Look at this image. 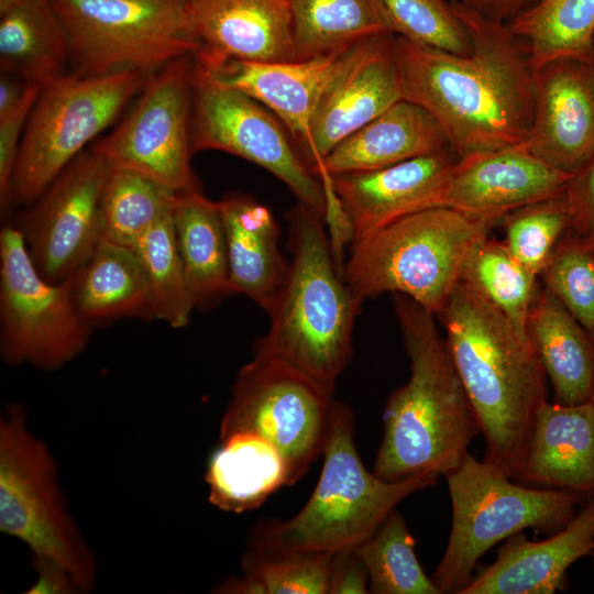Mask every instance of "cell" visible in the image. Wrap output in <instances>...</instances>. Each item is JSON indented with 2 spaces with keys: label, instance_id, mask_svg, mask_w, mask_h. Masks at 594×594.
<instances>
[{
  "label": "cell",
  "instance_id": "1",
  "mask_svg": "<svg viewBox=\"0 0 594 594\" xmlns=\"http://www.w3.org/2000/svg\"><path fill=\"white\" fill-rule=\"evenodd\" d=\"M450 2L472 52L457 55L396 34L404 99L437 121L457 160L525 143L534 105L527 45L507 23Z\"/></svg>",
  "mask_w": 594,
  "mask_h": 594
},
{
  "label": "cell",
  "instance_id": "2",
  "mask_svg": "<svg viewBox=\"0 0 594 594\" xmlns=\"http://www.w3.org/2000/svg\"><path fill=\"white\" fill-rule=\"evenodd\" d=\"M438 316L485 439L484 460L516 480L537 410L547 400L543 365L530 341L462 280Z\"/></svg>",
  "mask_w": 594,
  "mask_h": 594
},
{
  "label": "cell",
  "instance_id": "3",
  "mask_svg": "<svg viewBox=\"0 0 594 594\" xmlns=\"http://www.w3.org/2000/svg\"><path fill=\"white\" fill-rule=\"evenodd\" d=\"M394 308L410 375L385 403L372 471L385 481L446 476L469 453L477 419L435 315L402 294Z\"/></svg>",
  "mask_w": 594,
  "mask_h": 594
},
{
  "label": "cell",
  "instance_id": "4",
  "mask_svg": "<svg viewBox=\"0 0 594 594\" xmlns=\"http://www.w3.org/2000/svg\"><path fill=\"white\" fill-rule=\"evenodd\" d=\"M287 221V273L266 310L270 328L254 342L253 355L285 361L333 394L352 359L362 300L343 279L326 219L297 201Z\"/></svg>",
  "mask_w": 594,
  "mask_h": 594
},
{
  "label": "cell",
  "instance_id": "5",
  "mask_svg": "<svg viewBox=\"0 0 594 594\" xmlns=\"http://www.w3.org/2000/svg\"><path fill=\"white\" fill-rule=\"evenodd\" d=\"M323 465L315 490L287 520L253 528L250 546L334 553L367 540L407 496L438 482L431 474L385 481L369 471L354 443L352 409L336 399Z\"/></svg>",
  "mask_w": 594,
  "mask_h": 594
},
{
  "label": "cell",
  "instance_id": "6",
  "mask_svg": "<svg viewBox=\"0 0 594 594\" xmlns=\"http://www.w3.org/2000/svg\"><path fill=\"white\" fill-rule=\"evenodd\" d=\"M496 224L444 206L408 215L351 243L343 279L362 301L402 294L438 316L472 251Z\"/></svg>",
  "mask_w": 594,
  "mask_h": 594
},
{
  "label": "cell",
  "instance_id": "7",
  "mask_svg": "<svg viewBox=\"0 0 594 594\" xmlns=\"http://www.w3.org/2000/svg\"><path fill=\"white\" fill-rule=\"evenodd\" d=\"M446 481L452 524L431 576L441 594H460L479 560L499 541L529 528L554 534L579 512L580 494L522 484L470 452Z\"/></svg>",
  "mask_w": 594,
  "mask_h": 594
},
{
  "label": "cell",
  "instance_id": "8",
  "mask_svg": "<svg viewBox=\"0 0 594 594\" xmlns=\"http://www.w3.org/2000/svg\"><path fill=\"white\" fill-rule=\"evenodd\" d=\"M0 531L63 565L79 593L96 586V558L68 509L56 461L15 403L0 415Z\"/></svg>",
  "mask_w": 594,
  "mask_h": 594
},
{
  "label": "cell",
  "instance_id": "9",
  "mask_svg": "<svg viewBox=\"0 0 594 594\" xmlns=\"http://www.w3.org/2000/svg\"><path fill=\"white\" fill-rule=\"evenodd\" d=\"M147 76L141 70L74 72L43 85L20 144L12 204L35 201L139 95Z\"/></svg>",
  "mask_w": 594,
  "mask_h": 594
},
{
  "label": "cell",
  "instance_id": "10",
  "mask_svg": "<svg viewBox=\"0 0 594 594\" xmlns=\"http://www.w3.org/2000/svg\"><path fill=\"white\" fill-rule=\"evenodd\" d=\"M84 75L151 74L201 48L188 0H52Z\"/></svg>",
  "mask_w": 594,
  "mask_h": 594
},
{
  "label": "cell",
  "instance_id": "11",
  "mask_svg": "<svg viewBox=\"0 0 594 594\" xmlns=\"http://www.w3.org/2000/svg\"><path fill=\"white\" fill-rule=\"evenodd\" d=\"M334 402L333 394L287 362L253 355L235 376L219 440L234 433L264 438L283 455L293 485L322 455Z\"/></svg>",
  "mask_w": 594,
  "mask_h": 594
},
{
  "label": "cell",
  "instance_id": "12",
  "mask_svg": "<svg viewBox=\"0 0 594 594\" xmlns=\"http://www.w3.org/2000/svg\"><path fill=\"white\" fill-rule=\"evenodd\" d=\"M92 329L78 314L70 278L53 283L36 270L13 223L0 231V354L9 365L55 371L86 349Z\"/></svg>",
  "mask_w": 594,
  "mask_h": 594
},
{
  "label": "cell",
  "instance_id": "13",
  "mask_svg": "<svg viewBox=\"0 0 594 594\" xmlns=\"http://www.w3.org/2000/svg\"><path fill=\"white\" fill-rule=\"evenodd\" d=\"M194 69L188 56L148 74L124 120L91 148L175 194L200 190L191 167Z\"/></svg>",
  "mask_w": 594,
  "mask_h": 594
},
{
  "label": "cell",
  "instance_id": "14",
  "mask_svg": "<svg viewBox=\"0 0 594 594\" xmlns=\"http://www.w3.org/2000/svg\"><path fill=\"white\" fill-rule=\"evenodd\" d=\"M194 64L193 152L222 151L266 169L298 202L326 219L323 185L284 123L253 98L217 80L195 59Z\"/></svg>",
  "mask_w": 594,
  "mask_h": 594
},
{
  "label": "cell",
  "instance_id": "15",
  "mask_svg": "<svg viewBox=\"0 0 594 594\" xmlns=\"http://www.w3.org/2000/svg\"><path fill=\"white\" fill-rule=\"evenodd\" d=\"M111 165L91 147L78 155L15 223L38 273L70 278L102 238L100 201Z\"/></svg>",
  "mask_w": 594,
  "mask_h": 594
},
{
  "label": "cell",
  "instance_id": "16",
  "mask_svg": "<svg viewBox=\"0 0 594 594\" xmlns=\"http://www.w3.org/2000/svg\"><path fill=\"white\" fill-rule=\"evenodd\" d=\"M395 35L365 40L339 56L317 101L309 142L301 153L310 169L337 144L404 99Z\"/></svg>",
  "mask_w": 594,
  "mask_h": 594
},
{
  "label": "cell",
  "instance_id": "17",
  "mask_svg": "<svg viewBox=\"0 0 594 594\" xmlns=\"http://www.w3.org/2000/svg\"><path fill=\"white\" fill-rule=\"evenodd\" d=\"M572 176L536 156L526 143L476 152L453 164L441 206L501 223L521 207L562 195Z\"/></svg>",
  "mask_w": 594,
  "mask_h": 594
},
{
  "label": "cell",
  "instance_id": "18",
  "mask_svg": "<svg viewBox=\"0 0 594 594\" xmlns=\"http://www.w3.org/2000/svg\"><path fill=\"white\" fill-rule=\"evenodd\" d=\"M532 117L526 145L536 156L574 174L594 153V68L564 57L534 69Z\"/></svg>",
  "mask_w": 594,
  "mask_h": 594
},
{
  "label": "cell",
  "instance_id": "19",
  "mask_svg": "<svg viewBox=\"0 0 594 594\" xmlns=\"http://www.w3.org/2000/svg\"><path fill=\"white\" fill-rule=\"evenodd\" d=\"M457 157L450 148L370 172L321 175L345 216L351 243L408 215L441 206Z\"/></svg>",
  "mask_w": 594,
  "mask_h": 594
},
{
  "label": "cell",
  "instance_id": "20",
  "mask_svg": "<svg viewBox=\"0 0 594 594\" xmlns=\"http://www.w3.org/2000/svg\"><path fill=\"white\" fill-rule=\"evenodd\" d=\"M594 548V501L551 537L534 541L524 530L504 540L495 561L482 566L460 594H554L566 571Z\"/></svg>",
  "mask_w": 594,
  "mask_h": 594
},
{
  "label": "cell",
  "instance_id": "21",
  "mask_svg": "<svg viewBox=\"0 0 594 594\" xmlns=\"http://www.w3.org/2000/svg\"><path fill=\"white\" fill-rule=\"evenodd\" d=\"M342 53L289 62L201 56H194V59L223 85L272 111L287 128L301 155L309 142L317 101Z\"/></svg>",
  "mask_w": 594,
  "mask_h": 594
},
{
  "label": "cell",
  "instance_id": "22",
  "mask_svg": "<svg viewBox=\"0 0 594 594\" xmlns=\"http://www.w3.org/2000/svg\"><path fill=\"white\" fill-rule=\"evenodd\" d=\"M201 48L195 56L295 61L290 0H188Z\"/></svg>",
  "mask_w": 594,
  "mask_h": 594
},
{
  "label": "cell",
  "instance_id": "23",
  "mask_svg": "<svg viewBox=\"0 0 594 594\" xmlns=\"http://www.w3.org/2000/svg\"><path fill=\"white\" fill-rule=\"evenodd\" d=\"M516 481L538 488L594 494V404L546 400L537 410Z\"/></svg>",
  "mask_w": 594,
  "mask_h": 594
},
{
  "label": "cell",
  "instance_id": "24",
  "mask_svg": "<svg viewBox=\"0 0 594 594\" xmlns=\"http://www.w3.org/2000/svg\"><path fill=\"white\" fill-rule=\"evenodd\" d=\"M450 148L437 121L402 99L337 144L311 170L321 175L361 173Z\"/></svg>",
  "mask_w": 594,
  "mask_h": 594
},
{
  "label": "cell",
  "instance_id": "25",
  "mask_svg": "<svg viewBox=\"0 0 594 594\" xmlns=\"http://www.w3.org/2000/svg\"><path fill=\"white\" fill-rule=\"evenodd\" d=\"M228 246L230 287L265 311L287 273L278 245L279 226L272 211L253 197L228 193L218 201Z\"/></svg>",
  "mask_w": 594,
  "mask_h": 594
},
{
  "label": "cell",
  "instance_id": "26",
  "mask_svg": "<svg viewBox=\"0 0 594 594\" xmlns=\"http://www.w3.org/2000/svg\"><path fill=\"white\" fill-rule=\"evenodd\" d=\"M70 285L75 307L91 328L128 318L154 319L148 279L131 248L101 238Z\"/></svg>",
  "mask_w": 594,
  "mask_h": 594
},
{
  "label": "cell",
  "instance_id": "27",
  "mask_svg": "<svg viewBox=\"0 0 594 594\" xmlns=\"http://www.w3.org/2000/svg\"><path fill=\"white\" fill-rule=\"evenodd\" d=\"M527 334L552 386L554 402L576 405L591 400L594 342L544 286H538L529 309Z\"/></svg>",
  "mask_w": 594,
  "mask_h": 594
},
{
  "label": "cell",
  "instance_id": "28",
  "mask_svg": "<svg viewBox=\"0 0 594 594\" xmlns=\"http://www.w3.org/2000/svg\"><path fill=\"white\" fill-rule=\"evenodd\" d=\"M173 222L195 309L207 310L232 295L228 246L218 201L201 190L177 194Z\"/></svg>",
  "mask_w": 594,
  "mask_h": 594
},
{
  "label": "cell",
  "instance_id": "29",
  "mask_svg": "<svg viewBox=\"0 0 594 594\" xmlns=\"http://www.w3.org/2000/svg\"><path fill=\"white\" fill-rule=\"evenodd\" d=\"M205 480L209 503L233 514L253 510L277 490L290 485L280 452L254 433L221 439L209 458Z\"/></svg>",
  "mask_w": 594,
  "mask_h": 594
},
{
  "label": "cell",
  "instance_id": "30",
  "mask_svg": "<svg viewBox=\"0 0 594 594\" xmlns=\"http://www.w3.org/2000/svg\"><path fill=\"white\" fill-rule=\"evenodd\" d=\"M68 59V37L52 0H16L0 13L2 73L43 86L65 74Z\"/></svg>",
  "mask_w": 594,
  "mask_h": 594
},
{
  "label": "cell",
  "instance_id": "31",
  "mask_svg": "<svg viewBox=\"0 0 594 594\" xmlns=\"http://www.w3.org/2000/svg\"><path fill=\"white\" fill-rule=\"evenodd\" d=\"M295 61L348 51L380 35L396 34L380 0H290Z\"/></svg>",
  "mask_w": 594,
  "mask_h": 594
},
{
  "label": "cell",
  "instance_id": "32",
  "mask_svg": "<svg viewBox=\"0 0 594 594\" xmlns=\"http://www.w3.org/2000/svg\"><path fill=\"white\" fill-rule=\"evenodd\" d=\"M507 24L527 45L534 69L557 58L590 61L594 0H537Z\"/></svg>",
  "mask_w": 594,
  "mask_h": 594
},
{
  "label": "cell",
  "instance_id": "33",
  "mask_svg": "<svg viewBox=\"0 0 594 594\" xmlns=\"http://www.w3.org/2000/svg\"><path fill=\"white\" fill-rule=\"evenodd\" d=\"M538 276L520 264L504 242L485 238L469 256L461 280L487 299L529 340L527 318Z\"/></svg>",
  "mask_w": 594,
  "mask_h": 594
},
{
  "label": "cell",
  "instance_id": "34",
  "mask_svg": "<svg viewBox=\"0 0 594 594\" xmlns=\"http://www.w3.org/2000/svg\"><path fill=\"white\" fill-rule=\"evenodd\" d=\"M176 195L140 173L111 166L100 201L102 238L133 249L173 208Z\"/></svg>",
  "mask_w": 594,
  "mask_h": 594
},
{
  "label": "cell",
  "instance_id": "35",
  "mask_svg": "<svg viewBox=\"0 0 594 594\" xmlns=\"http://www.w3.org/2000/svg\"><path fill=\"white\" fill-rule=\"evenodd\" d=\"M416 540L403 515L394 509L356 551L373 594H441L415 552Z\"/></svg>",
  "mask_w": 594,
  "mask_h": 594
},
{
  "label": "cell",
  "instance_id": "36",
  "mask_svg": "<svg viewBox=\"0 0 594 594\" xmlns=\"http://www.w3.org/2000/svg\"><path fill=\"white\" fill-rule=\"evenodd\" d=\"M172 209L151 226L133 250L148 279L154 319L179 329L189 323L195 307L177 248Z\"/></svg>",
  "mask_w": 594,
  "mask_h": 594
},
{
  "label": "cell",
  "instance_id": "37",
  "mask_svg": "<svg viewBox=\"0 0 594 594\" xmlns=\"http://www.w3.org/2000/svg\"><path fill=\"white\" fill-rule=\"evenodd\" d=\"M563 194L521 207L501 222L505 229L503 242L512 255L538 277L558 243L570 232Z\"/></svg>",
  "mask_w": 594,
  "mask_h": 594
},
{
  "label": "cell",
  "instance_id": "38",
  "mask_svg": "<svg viewBox=\"0 0 594 594\" xmlns=\"http://www.w3.org/2000/svg\"><path fill=\"white\" fill-rule=\"evenodd\" d=\"M331 557L249 546L241 569L257 581L263 594H328Z\"/></svg>",
  "mask_w": 594,
  "mask_h": 594
},
{
  "label": "cell",
  "instance_id": "39",
  "mask_svg": "<svg viewBox=\"0 0 594 594\" xmlns=\"http://www.w3.org/2000/svg\"><path fill=\"white\" fill-rule=\"evenodd\" d=\"M539 277L594 342V252L581 238L568 233L553 250Z\"/></svg>",
  "mask_w": 594,
  "mask_h": 594
},
{
  "label": "cell",
  "instance_id": "40",
  "mask_svg": "<svg viewBox=\"0 0 594 594\" xmlns=\"http://www.w3.org/2000/svg\"><path fill=\"white\" fill-rule=\"evenodd\" d=\"M395 33L413 42L457 55L472 52L466 29L450 0H380Z\"/></svg>",
  "mask_w": 594,
  "mask_h": 594
},
{
  "label": "cell",
  "instance_id": "41",
  "mask_svg": "<svg viewBox=\"0 0 594 594\" xmlns=\"http://www.w3.org/2000/svg\"><path fill=\"white\" fill-rule=\"evenodd\" d=\"M40 85L30 84L20 105L0 119V208L6 217L11 201V183L22 136L41 91Z\"/></svg>",
  "mask_w": 594,
  "mask_h": 594
},
{
  "label": "cell",
  "instance_id": "42",
  "mask_svg": "<svg viewBox=\"0 0 594 594\" xmlns=\"http://www.w3.org/2000/svg\"><path fill=\"white\" fill-rule=\"evenodd\" d=\"M564 198L570 215V232L579 238L594 231V153L573 174Z\"/></svg>",
  "mask_w": 594,
  "mask_h": 594
},
{
  "label": "cell",
  "instance_id": "43",
  "mask_svg": "<svg viewBox=\"0 0 594 594\" xmlns=\"http://www.w3.org/2000/svg\"><path fill=\"white\" fill-rule=\"evenodd\" d=\"M366 593H370L369 575L356 548L332 553L328 594Z\"/></svg>",
  "mask_w": 594,
  "mask_h": 594
},
{
  "label": "cell",
  "instance_id": "44",
  "mask_svg": "<svg viewBox=\"0 0 594 594\" xmlns=\"http://www.w3.org/2000/svg\"><path fill=\"white\" fill-rule=\"evenodd\" d=\"M32 566L36 579L25 593L69 594L79 592L69 572L54 560L32 556Z\"/></svg>",
  "mask_w": 594,
  "mask_h": 594
},
{
  "label": "cell",
  "instance_id": "45",
  "mask_svg": "<svg viewBox=\"0 0 594 594\" xmlns=\"http://www.w3.org/2000/svg\"><path fill=\"white\" fill-rule=\"evenodd\" d=\"M502 23H509L537 0H450Z\"/></svg>",
  "mask_w": 594,
  "mask_h": 594
},
{
  "label": "cell",
  "instance_id": "46",
  "mask_svg": "<svg viewBox=\"0 0 594 594\" xmlns=\"http://www.w3.org/2000/svg\"><path fill=\"white\" fill-rule=\"evenodd\" d=\"M29 85V82L14 75L1 72L0 119L4 118L20 105Z\"/></svg>",
  "mask_w": 594,
  "mask_h": 594
},
{
  "label": "cell",
  "instance_id": "47",
  "mask_svg": "<svg viewBox=\"0 0 594 594\" xmlns=\"http://www.w3.org/2000/svg\"><path fill=\"white\" fill-rule=\"evenodd\" d=\"M213 592L221 594H263L257 581L243 572L242 575L226 579L213 588Z\"/></svg>",
  "mask_w": 594,
  "mask_h": 594
},
{
  "label": "cell",
  "instance_id": "48",
  "mask_svg": "<svg viewBox=\"0 0 594 594\" xmlns=\"http://www.w3.org/2000/svg\"><path fill=\"white\" fill-rule=\"evenodd\" d=\"M584 244L594 252V231L586 237L581 238Z\"/></svg>",
  "mask_w": 594,
  "mask_h": 594
},
{
  "label": "cell",
  "instance_id": "49",
  "mask_svg": "<svg viewBox=\"0 0 594 594\" xmlns=\"http://www.w3.org/2000/svg\"><path fill=\"white\" fill-rule=\"evenodd\" d=\"M590 63L592 64L593 68H594V35H593V40H592V47H591V54H590Z\"/></svg>",
  "mask_w": 594,
  "mask_h": 594
},
{
  "label": "cell",
  "instance_id": "50",
  "mask_svg": "<svg viewBox=\"0 0 594 594\" xmlns=\"http://www.w3.org/2000/svg\"><path fill=\"white\" fill-rule=\"evenodd\" d=\"M590 556L592 557V561H593V565H594V548H593V550L591 551Z\"/></svg>",
  "mask_w": 594,
  "mask_h": 594
},
{
  "label": "cell",
  "instance_id": "51",
  "mask_svg": "<svg viewBox=\"0 0 594 594\" xmlns=\"http://www.w3.org/2000/svg\"><path fill=\"white\" fill-rule=\"evenodd\" d=\"M591 402H592V403L594 404V388H593V393H592Z\"/></svg>",
  "mask_w": 594,
  "mask_h": 594
},
{
  "label": "cell",
  "instance_id": "52",
  "mask_svg": "<svg viewBox=\"0 0 594 594\" xmlns=\"http://www.w3.org/2000/svg\"><path fill=\"white\" fill-rule=\"evenodd\" d=\"M590 498H591L592 501H594V494H593L592 496H590Z\"/></svg>",
  "mask_w": 594,
  "mask_h": 594
}]
</instances>
